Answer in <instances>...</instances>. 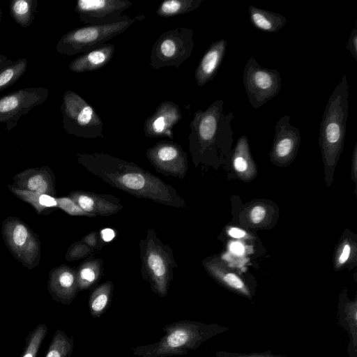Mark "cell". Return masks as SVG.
<instances>
[{
  "label": "cell",
  "mask_w": 357,
  "mask_h": 357,
  "mask_svg": "<svg viewBox=\"0 0 357 357\" xmlns=\"http://www.w3.org/2000/svg\"><path fill=\"white\" fill-rule=\"evenodd\" d=\"M77 161L112 185L165 204L181 206L171 186L137 165L105 153H77Z\"/></svg>",
  "instance_id": "1"
},
{
  "label": "cell",
  "mask_w": 357,
  "mask_h": 357,
  "mask_svg": "<svg viewBox=\"0 0 357 357\" xmlns=\"http://www.w3.org/2000/svg\"><path fill=\"white\" fill-rule=\"evenodd\" d=\"M232 112H224V101L216 100L206 110L194 113L190 123L189 147L194 157L228 150L233 141Z\"/></svg>",
  "instance_id": "2"
},
{
  "label": "cell",
  "mask_w": 357,
  "mask_h": 357,
  "mask_svg": "<svg viewBox=\"0 0 357 357\" xmlns=\"http://www.w3.org/2000/svg\"><path fill=\"white\" fill-rule=\"evenodd\" d=\"M229 328L218 324L182 320L163 328L165 335L156 342L132 349L141 357H166L187 354Z\"/></svg>",
  "instance_id": "3"
},
{
  "label": "cell",
  "mask_w": 357,
  "mask_h": 357,
  "mask_svg": "<svg viewBox=\"0 0 357 357\" xmlns=\"http://www.w3.org/2000/svg\"><path fill=\"white\" fill-rule=\"evenodd\" d=\"M349 91L347 77L344 75L330 96L324 111L319 142L328 161L335 160L343 147L349 114Z\"/></svg>",
  "instance_id": "4"
},
{
  "label": "cell",
  "mask_w": 357,
  "mask_h": 357,
  "mask_svg": "<svg viewBox=\"0 0 357 357\" xmlns=\"http://www.w3.org/2000/svg\"><path fill=\"white\" fill-rule=\"evenodd\" d=\"M137 18L126 17L113 23L86 25L66 33L59 40L56 52L66 56L85 53L99 47L120 35L133 24Z\"/></svg>",
  "instance_id": "5"
},
{
  "label": "cell",
  "mask_w": 357,
  "mask_h": 357,
  "mask_svg": "<svg viewBox=\"0 0 357 357\" xmlns=\"http://www.w3.org/2000/svg\"><path fill=\"white\" fill-rule=\"evenodd\" d=\"M63 128L69 135L84 138L103 137V122L94 108L72 90L63 95Z\"/></svg>",
  "instance_id": "6"
},
{
  "label": "cell",
  "mask_w": 357,
  "mask_h": 357,
  "mask_svg": "<svg viewBox=\"0 0 357 357\" xmlns=\"http://www.w3.org/2000/svg\"><path fill=\"white\" fill-rule=\"evenodd\" d=\"M1 235L10 253L23 266L31 270L38 266L40 241L28 225L17 217L9 216L2 222Z\"/></svg>",
  "instance_id": "7"
},
{
  "label": "cell",
  "mask_w": 357,
  "mask_h": 357,
  "mask_svg": "<svg viewBox=\"0 0 357 357\" xmlns=\"http://www.w3.org/2000/svg\"><path fill=\"white\" fill-rule=\"evenodd\" d=\"M194 31L189 28H174L162 33L153 45L149 65L154 69L176 67L187 60L192 52Z\"/></svg>",
  "instance_id": "8"
},
{
  "label": "cell",
  "mask_w": 357,
  "mask_h": 357,
  "mask_svg": "<svg viewBox=\"0 0 357 357\" xmlns=\"http://www.w3.org/2000/svg\"><path fill=\"white\" fill-rule=\"evenodd\" d=\"M243 83L250 105L257 109L280 92L281 77L278 70L263 68L251 56L243 68Z\"/></svg>",
  "instance_id": "9"
},
{
  "label": "cell",
  "mask_w": 357,
  "mask_h": 357,
  "mask_svg": "<svg viewBox=\"0 0 357 357\" xmlns=\"http://www.w3.org/2000/svg\"><path fill=\"white\" fill-rule=\"evenodd\" d=\"M49 91L44 87L20 89L0 98V123L6 130L14 128L20 119L46 101Z\"/></svg>",
  "instance_id": "10"
},
{
  "label": "cell",
  "mask_w": 357,
  "mask_h": 357,
  "mask_svg": "<svg viewBox=\"0 0 357 357\" xmlns=\"http://www.w3.org/2000/svg\"><path fill=\"white\" fill-rule=\"evenodd\" d=\"M132 5L128 0H78L75 10L82 23L105 24L126 17L127 15L122 13Z\"/></svg>",
  "instance_id": "11"
},
{
  "label": "cell",
  "mask_w": 357,
  "mask_h": 357,
  "mask_svg": "<svg viewBox=\"0 0 357 357\" xmlns=\"http://www.w3.org/2000/svg\"><path fill=\"white\" fill-rule=\"evenodd\" d=\"M182 117L178 105L171 100H164L156 107L155 112L145 120L144 132L151 138H172L173 128Z\"/></svg>",
  "instance_id": "12"
},
{
  "label": "cell",
  "mask_w": 357,
  "mask_h": 357,
  "mask_svg": "<svg viewBox=\"0 0 357 357\" xmlns=\"http://www.w3.org/2000/svg\"><path fill=\"white\" fill-rule=\"evenodd\" d=\"M150 162L160 171L184 173L187 155L181 146L172 141L162 140L146 151Z\"/></svg>",
  "instance_id": "13"
},
{
  "label": "cell",
  "mask_w": 357,
  "mask_h": 357,
  "mask_svg": "<svg viewBox=\"0 0 357 357\" xmlns=\"http://www.w3.org/2000/svg\"><path fill=\"white\" fill-rule=\"evenodd\" d=\"M144 264L153 290L160 296H166L171 275L169 259L163 250L159 245H149L144 255Z\"/></svg>",
  "instance_id": "14"
},
{
  "label": "cell",
  "mask_w": 357,
  "mask_h": 357,
  "mask_svg": "<svg viewBox=\"0 0 357 357\" xmlns=\"http://www.w3.org/2000/svg\"><path fill=\"white\" fill-rule=\"evenodd\" d=\"M78 290L77 275L70 267L61 265L50 271L47 291L54 301L69 305L75 298Z\"/></svg>",
  "instance_id": "15"
},
{
  "label": "cell",
  "mask_w": 357,
  "mask_h": 357,
  "mask_svg": "<svg viewBox=\"0 0 357 357\" xmlns=\"http://www.w3.org/2000/svg\"><path fill=\"white\" fill-rule=\"evenodd\" d=\"M12 186L55 197V176L48 166L26 169L13 178Z\"/></svg>",
  "instance_id": "16"
},
{
  "label": "cell",
  "mask_w": 357,
  "mask_h": 357,
  "mask_svg": "<svg viewBox=\"0 0 357 357\" xmlns=\"http://www.w3.org/2000/svg\"><path fill=\"white\" fill-rule=\"evenodd\" d=\"M300 143L299 129L290 123V116H282L275 125L271 155L277 160H287L295 155Z\"/></svg>",
  "instance_id": "17"
},
{
  "label": "cell",
  "mask_w": 357,
  "mask_h": 357,
  "mask_svg": "<svg viewBox=\"0 0 357 357\" xmlns=\"http://www.w3.org/2000/svg\"><path fill=\"white\" fill-rule=\"evenodd\" d=\"M227 42L221 38L214 41L204 54L195 72L196 84L204 86L213 79L225 57Z\"/></svg>",
  "instance_id": "18"
},
{
  "label": "cell",
  "mask_w": 357,
  "mask_h": 357,
  "mask_svg": "<svg viewBox=\"0 0 357 357\" xmlns=\"http://www.w3.org/2000/svg\"><path fill=\"white\" fill-rule=\"evenodd\" d=\"M114 52V45L105 44L75 58L70 63L69 70L77 73L97 70L109 63Z\"/></svg>",
  "instance_id": "19"
},
{
  "label": "cell",
  "mask_w": 357,
  "mask_h": 357,
  "mask_svg": "<svg viewBox=\"0 0 357 357\" xmlns=\"http://www.w3.org/2000/svg\"><path fill=\"white\" fill-rule=\"evenodd\" d=\"M69 197L90 216L110 215L121 208L119 204L108 198L89 192H72Z\"/></svg>",
  "instance_id": "20"
},
{
  "label": "cell",
  "mask_w": 357,
  "mask_h": 357,
  "mask_svg": "<svg viewBox=\"0 0 357 357\" xmlns=\"http://www.w3.org/2000/svg\"><path fill=\"white\" fill-rule=\"evenodd\" d=\"M248 13L250 23L256 29L268 33H275L286 24L287 18L280 13L249 6Z\"/></svg>",
  "instance_id": "21"
},
{
  "label": "cell",
  "mask_w": 357,
  "mask_h": 357,
  "mask_svg": "<svg viewBox=\"0 0 357 357\" xmlns=\"http://www.w3.org/2000/svg\"><path fill=\"white\" fill-rule=\"evenodd\" d=\"M8 188L17 198L30 204L38 214L50 208H57L55 197L19 189L11 185H8Z\"/></svg>",
  "instance_id": "22"
},
{
  "label": "cell",
  "mask_w": 357,
  "mask_h": 357,
  "mask_svg": "<svg viewBox=\"0 0 357 357\" xmlns=\"http://www.w3.org/2000/svg\"><path fill=\"white\" fill-rule=\"evenodd\" d=\"M36 0H12L9 3V11L14 21L23 28L33 23L37 12Z\"/></svg>",
  "instance_id": "23"
},
{
  "label": "cell",
  "mask_w": 357,
  "mask_h": 357,
  "mask_svg": "<svg viewBox=\"0 0 357 357\" xmlns=\"http://www.w3.org/2000/svg\"><path fill=\"white\" fill-rule=\"evenodd\" d=\"M204 0H167L162 1L156 10V14L162 17H170L186 14L197 9Z\"/></svg>",
  "instance_id": "24"
},
{
  "label": "cell",
  "mask_w": 357,
  "mask_h": 357,
  "mask_svg": "<svg viewBox=\"0 0 357 357\" xmlns=\"http://www.w3.org/2000/svg\"><path fill=\"white\" fill-rule=\"evenodd\" d=\"M26 59H19L0 70V92L13 85L27 70Z\"/></svg>",
  "instance_id": "25"
},
{
  "label": "cell",
  "mask_w": 357,
  "mask_h": 357,
  "mask_svg": "<svg viewBox=\"0 0 357 357\" xmlns=\"http://www.w3.org/2000/svg\"><path fill=\"white\" fill-rule=\"evenodd\" d=\"M73 348V339L59 328L52 337L45 357H69Z\"/></svg>",
  "instance_id": "26"
},
{
  "label": "cell",
  "mask_w": 357,
  "mask_h": 357,
  "mask_svg": "<svg viewBox=\"0 0 357 357\" xmlns=\"http://www.w3.org/2000/svg\"><path fill=\"white\" fill-rule=\"evenodd\" d=\"M112 289V283L107 282L97 288L89 298V309L94 317H100L107 308Z\"/></svg>",
  "instance_id": "27"
},
{
  "label": "cell",
  "mask_w": 357,
  "mask_h": 357,
  "mask_svg": "<svg viewBox=\"0 0 357 357\" xmlns=\"http://www.w3.org/2000/svg\"><path fill=\"white\" fill-rule=\"evenodd\" d=\"M47 331V324L43 323L33 328L26 338L25 346L20 357H36Z\"/></svg>",
  "instance_id": "28"
},
{
  "label": "cell",
  "mask_w": 357,
  "mask_h": 357,
  "mask_svg": "<svg viewBox=\"0 0 357 357\" xmlns=\"http://www.w3.org/2000/svg\"><path fill=\"white\" fill-rule=\"evenodd\" d=\"M340 318H344L345 327L349 332L351 345L356 349L357 346V302H347L343 310H340Z\"/></svg>",
  "instance_id": "29"
},
{
  "label": "cell",
  "mask_w": 357,
  "mask_h": 357,
  "mask_svg": "<svg viewBox=\"0 0 357 357\" xmlns=\"http://www.w3.org/2000/svg\"><path fill=\"white\" fill-rule=\"evenodd\" d=\"M215 275L224 284L242 294L244 296L250 297V293L244 282L236 274L230 272L214 271Z\"/></svg>",
  "instance_id": "30"
},
{
  "label": "cell",
  "mask_w": 357,
  "mask_h": 357,
  "mask_svg": "<svg viewBox=\"0 0 357 357\" xmlns=\"http://www.w3.org/2000/svg\"><path fill=\"white\" fill-rule=\"evenodd\" d=\"M77 275L79 289H84L91 285L97 279L98 272L96 268H91L89 265L83 266L79 268Z\"/></svg>",
  "instance_id": "31"
},
{
  "label": "cell",
  "mask_w": 357,
  "mask_h": 357,
  "mask_svg": "<svg viewBox=\"0 0 357 357\" xmlns=\"http://www.w3.org/2000/svg\"><path fill=\"white\" fill-rule=\"evenodd\" d=\"M57 208H61L70 215L90 216L84 212L71 198H56Z\"/></svg>",
  "instance_id": "32"
},
{
  "label": "cell",
  "mask_w": 357,
  "mask_h": 357,
  "mask_svg": "<svg viewBox=\"0 0 357 357\" xmlns=\"http://www.w3.org/2000/svg\"><path fill=\"white\" fill-rule=\"evenodd\" d=\"M89 251V248L84 244L76 243L69 248L66 254L65 259L67 261L77 260L84 257Z\"/></svg>",
  "instance_id": "33"
},
{
  "label": "cell",
  "mask_w": 357,
  "mask_h": 357,
  "mask_svg": "<svg viewBox=\"0 0 357 357\" xmlns=\"http://www.w3.org/2000/svg\"><path fill=\"white\" fill-rule=\"evenodd\" d=\"M217 357H285L280 355H276L271 352H250V353H237L231 351H218Z\"/></svg>",
  "instance_id": "34"
},
{
  "label": "cell",
  "mask_w": 357,
  "mask_h": 357,
  "mask_svg": "<svg viewBox=\"0 0 357 357\" xmlns=\"http://www.w3.org/2000/svg\"><path fill=\"white\" fill-rule=\"evenodd\" d=\"M347 49L351 55L357 61V27L354 26L349 34L347 41Z\"/></svg>",
  "instance_id": "35"
},
{
  "label": "cell",
  "mask_w": 357,
  "mask_h": 357,
  "mask_svg": "<svg viewBox=\"0 0 357 357\" xmlns=\"http://www.w3.org/2000/svg\"><path fill=\"white\" fill-rule=\"evenodd\" d=\"M266 215V210L261 206L254 207L250 212V218L252 221L257 224L261 222Z\"/></svg>",
  "instance_id": "36"
},
{
  "label": "cell",
  "mask_w": 357,
  "mask_h": 357,
  "mask_svg": "<svg viewBox=\"0 0 357 357\" xmlns=\"http://www.w3.org/2000/svg\"><path fill=\"white\" fill-rule=\"evenodd\" d=\"M115 236L114 231L109 228L104 229L101 231V237L105 242L111 241Z\"/></svg>",
  "instance_id": "37"
},
{
  "label": "cell",
  "mask_w": 357,
  "mask_h": 357,
  "mask_svg": "<svg viewBox=\"0 0 357 357\" xmlns=\"http://www.w3.org/2000/svg\"><path fill=\"white\" fill-rule=\"evenodd\" d=\"M351 252V248L349 244H346L342 250V254L339 258V263L343 264L348 259Z\"/></svg>",
  "instance_id": "38"
},
{
  "label": "cell",
  "mask_w": 357,
  "mask_h": 357,
  "mask_svg": "<svg viewBox=\"0 0 357 357\" xmlns=\"http://www.w3.org/2000/svg\"><path fill=\"white\" fill-rule=\"evenodd\" d=\"M229 234L233 237L236 238H241L244 237L246 235V233L245 231L237 228V227H232L231 228L229 231Z\"/></svg>",
  "instance_id": "39"
},
{
  "label": "cell",
  "mask_w": 357,
  "mask_h": 357,
  "mask_svg": "<svg viewBox=\"0 0 357 357\" xmlns=\"http://www.w3.org/2000/svg\"><path fill=\"white\" fill-rule=\"evenodd\" d=\"M13 61L10 59L6 55L0 54V70L4 67L11 64Z\"/></svg>",
  "instance_id": "40"
},
{
  "label": "cell",
  "mask_w": 357,
  "mask_h": 357,
  "mask_svg": "<svg viewBox=\"0 0 357 357\" xmlns=\"http://www.w3.org/2000/svg\"><path fill=\"white\" fill-rule=\"evenodd\" d=\"M231 250L236 254H241L243 252V247L240 243H234L231 244Z\"/></svg>",
  "instance_id": "41"
},
{
  "label": "cell",
  "mask_w": 357,
  "mask_h": 357,
  "mask_svg": "<svg viewBox=\"0 0 357 357\" xmlns=\"http://www.w3.org/2000/svg\"><path fill=\"white\" fill-rule=\"evenodd\" d=\"M1 18H2V10H1V8H0V22L1 21Z\"/></svg>",
  "instance_id": "42"
}]
</instances>
